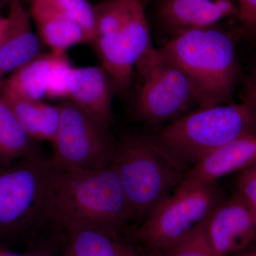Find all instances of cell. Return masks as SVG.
Instances as JSON below:
<instances>
[{"label": "cell", "instance_id": "1", "mask_svg": "<svg viewBox=\"0 0 256 256\" xmlns=\"http://www.w3.org/2000/svg\"><path fill=\"white\" fill-rule=\"evenodd\" d=\"M50 220L68 234L95 228L112 235L132 220L124 188L112 164L99 170L60 172Z\"/></svg>", "mask_w": 256, "mask_h": 256}, {"label": "cell", "instance_id": "2", "mask_svg": "<svg viewBox=\"0 0 256 256\" xmlns=\"http://www.w3.org/2000/svg\"><path fill=\"white\" fill-rule=\"evenodd\" d=\"M162 60L186 74L200 107L232 104L242 68L232 35L215 26L183 32L156 48Z\"/></svg>", "mask_w": 256, "mask_h": 256}, {"label": "cell", "instance_id": "3", "mask_svg": "<svg viewBox=\"0 0 256 256\" xmlns=\"http://www.w3.org/2000/svg\"><path fill=\"white\" fill-rule=\"evenodd\" d=\"M111 164L124 188L131 220H144L180 186L190 170L156 139L138 136L116 143Z\"/></svg>", "mask_w": 256, "mask_h": 256}, {"label": "cell", "instance_id": "4", "mask_svg": "<svg viewBox=\"0 0 256 256\" xmlns=\"http://www.w3.org/2000/svg\"><path fill=\"white\" fill-rule=\"evenodd\" d=\"M256 136V110L244 102L201 108L163 128L154 139L188 165L217 148Z\"/></svg>", "mask_w": 256, "mask_h": 256}, {"label": "cell", "instance_id": "5", "mask_svg": "<svg viewBox=\"0 0 256 256\" xmlns=\"http://www.w3.org/2000/svg\"><path fill=\"white\" fill-rule=\"evenodd\" d=\"M58 173L52 159L37 150L0 164V236L18 235L50 220Z\"/></svg>", "mask_w": 256, "mask_h": 256}, {"label": "cell", "instance_id": "6", "mask_svg": "<svg viewBox=\"0 0 256 256\" xmlns=\"http://www.w3.org/2000/svg\"><path fill=\"white\" fill-rule=\"evenodd\" d=\"M224 198L217 182L178 186L143 220L138 238L152 248L168 250L206 220Z\"/></svg>", "mask_w": 256, "mask_h": 256}, {"label": "cell", "instance_id": "7", "mask_svg": "<svg viewBox=\"0 0 256 256\" xmlns=\"http://www.w3.org/2000/svg\"><path fill=\"white\" fill-rule=\"evenodd\" d=\"M60 107V128L52 144L56 169L94 170L109 166L116 146L109 127L70 101H64Z\"/></svg>", "mask_w": 256, "mask_h": 256}, {"label": "cell", "instance_id": "8", "mask_svg": "<svg viewBox=\"0 0 256 256\" xmlns=\"http://www.w3.org/2000/svg\"><path fill=\"white\" fill-rule=\"evenodd\" d=\"M141 79L136 111L150 124L172 122L200 107V96L182 70L160 58L156 48L136 66Z\"/></svg>", "mask_w": 256, "mask_h": 256}, {"label": "cell", "instance_id": "9", "mask_svg": "<svg viewBox=\"0 0 256 256\" xmlns=\"http://www.w3.org/2000/svg\"><path fill=\"white\" fill-rule=\"evenodd\" d=\"M206 228L216 256L234 255L256 240V216L235 193L216 207L207 218Z\"/></svg>", "mask_w": 256, "mask_h": 256}, {"label": "cell", "instance_id": "10", "mask_svg": "<svg viewBox=\"0 0 256 256\" xmlns=\"http://www.w3.org/2000/svg\"><path fill=\"white\" fill-rule=\"evenodd\" d=\"M156 15L162 30L172 38L232 16L238 18V8L232 0H159Z\"/></svg>", "mask_w": 256, "mask_h": 256}, {"label": "cell", "instance_id": "11", "mask_svg": "<svg viewBox=\"0 0 256 256\" xmlns=\"http://www.w3.org/2000/svg\"><path fill=\"white\" fill-rule=\"evenodd\" d=\"M8 23L0 40V78L41 54L40 37L21 0H9Z\"/></svg>", "mask_w": 256, "mask_h": 256}, {"label": "cell", "instance_id": "12", "mask_svg": "<svg viewBox=\"0 0 256 256\" xmlns=\"http://www.w3.org/2000/svg\"><path fill=\"white\" fill-rule=\"evenodd\" d=\"M256 161V136L237 140L208 153L194 164L180 186L217 182L226 175L242 171Z\"/></svg>", "mask_w": 256, "mask_h": 256}, {"label": "cell", "instance_id": "13", "mask_svg": "<svg viewBox=\"0 0 256 256\" xmlns=\"http://www.w3.org/2000/svg\"><path fill=\"white\" fill-rule=\"evenodd\" d=\"M110 82L102 67H74L68 100L109 127L112 121Z\"/></svg>", "mask_w": 256, "mask_h": 256}, {"label": "cell", "instance_id": "14", "mask_svg": "<svg viewBox=\"0 0 256 256\" xmlns=\"http://www.w3.org/2000/svg\"><path fill=\"white\" fill-rule=\"evenodd\" d=\"M30 16L36 25L38 37L50 52H66L76 45L89 43L78 24L36 0L32 2Z\"/></svg>", "mask_w": 256, "mask_h": 256}, {"label": "cell", "instance_id": "15", "mask_svg": "<svg viewBox=\"0 0 256 256\" xmlns=\"http://www.w3.org/2000/svg\"><path fill=\"white\" fill-rule=\"evenodd\" d=\"M122 26L118 31L98 36L92 44L96 47L101 67L110 82L118 90L124 92L130 84L136 60Z\"/></svg>", "mask_w": 256, "mask_h": 256}, {"label": "cell", "instance_id": "16", "mask_svg": "<svg viewBox=\"0 0 256 256\" xmlns=\"http://www.w3.org/2000/svg\"><path fill=\"white\" fill-rule=\"evenodd\" d=\"M54 53L41 54L25 64L3 82L1 90L32 100H42L46 96L47 80Z\"/></svg>", "mask_w": 256, "mask_h": 256}, {"label": "cell", "instance_id": "17", "mask_svg": "<svg viewBox=\"0 0 256 256\" xmlns=\"http://www.w3.org/2000/svg\"><path fill=\"white\" fill-rule=\"evenodd\" d=\"M34 140L10 106L0 97V164H6L36 150Z\"/></svg>", "mask_w": 256, "mask_h": 256}, {"label": "cell", "instance_id": "18", "mask_svg": "<svg viewBox=\"0 0 256 256\" xmlns=\"http://www.w3.org/2000/svg\"><path fill=\"white\" fill-rule=\"evenodd\" d=\"M65 256H134L136 252L112 238V234L95 228L70 232Z\"/></svg>", "mask_w": 256, "mask_h": 256}, {"label": "cell", "instance_id": "19", "mask_svg": "<svg viewBox=\"0 0 256 256\" xmlns=\"http://www.w3.org/2000/svg\"><path fill=\"white\" fill-rule=\"evenodd\" d=\"M76 22L84 30L89 43L96 38L94 6L87 0H36Z\"/></svg>", "mask_w": 256, "mask_h": 256}, {"label": "cell", "instance_id": "20", "mask_svg": "<svg viewBox=\"0 0 256 256\" xmlns=\"http://www.w3.org/2000/svg\"><path fill=\"white\" fill-rule=\"evenodd\" d=\"M0 97L10 106L34 141H40L42 100H32L1 90Z\"/></svg>", "mask_w": 256, "mask_h": 256}, {"label": "cell", "instance_id": "21", "mask_svg": "<svg viewBox=\"0 0 256 256\" xmlns=\"http://www.w3.org/2000/svg\"><path fill=\"white\" fill-rule=\"evenodd\" d=\"M50 67L45 97L50 99H68L69 84L74 66L66 52H56Z\"/></svg>", "mask_w": 256, "mask_h": 256}, {"label": "cell", "instance_id": "22", "mask_svg": "<svg viewBox=\"0 0 256 256\" xmlns=\"http://www.w3.org/2000/svg\"><path fill=\"white\" fill-rule=\"evenodd\" d=\"M206 220L166 250V256H216L207 236Z\"/></svg>", "mask_w": 256, "mask_h": 256}, {"label": "cell", "instance_id": "23", "mask_svg": "<svg viewBox=\"0 0 256 256\" xmlns=\"http://www.w3.org/2000/svg\"><path fill=\"white\" fill-rule=\"evenodd\" d=\"M41 122L40 128V141H46L53 144L60 121V105L52 106L41 101Z\"/></svg>", "mask_w": 256, "mask_h": 256}, {"label": "cell", "instance_id": "24", "mask_svg": "<svg viewBox=\"0 0 256 256\" xmlns=\"http://www.w3.org/2000/svg\"><path fill=\"white\" fill-rule=\"evenodd\" d=\"M256 216V161L240 171L237 180L236 192Z\"/></svg>", "mask_w": 256, "mask_h": 256}, {"label": "cell", "instance_id": "25", "mask_svg": "<svg viewBox=\"0 0 256 256\" xmlns=\"http://www.w3.org/2000/svg\"><path fill=\"white\" fill-rule=\"evenodd\" d=\"M238 8L242 31L256 36V0H238Z\"/></svg>", "mask_w": 256, "mask_h": 256}, {"label": "cell", "instance_id": "26", "mask_svg": "<svg viewBox=\"0 0 256 256\" xmlns=\"http://www.w3.org/2000/svg\"><path fill=\"white\" fill-rule=\"evenodd\" d=\"M242 99L256 110V64L250 68L244 79Z\"/></svg>", "mask_w": 256, "mask_h": 256}, {"label": "cell", "instance_id": "27", "mask_svg": "<svg viewBox=\"0 0 256 256\" xmlns=\"http://www.w3.org/2000/svg\"><path fill=\"white\" fill-rule=\"evenodd\" d=\"M234 255V256H256V240L245 248Z\"/></svg>", "mask_w": 256, "mask_h": 256}, {"label": "cell", "instance_id": "28", "mask_svg": "<svg viewBox=\"0 0 256 256\" xmlns=\"http://www.w3.org/2000/svg\"><path fill=\"white\" fill-rule=\"evenodd\" d=\"M6 23H8V18H0V40H1L2 35L4 32Z\"/></svg>", "mask_w": 256, "mask_h": 256}, {"label": "cell", "instance_id": "29", "mask_svg": "<svg viewBox=\"0 0 256 256\" xmlns=\"http://www.w3.org/2000/svg\"><path fill=\"white\" fill-rule=\"evenodd\" d=\"M0 256H44L41 254H35L32 256H18L16 254H11V252H4V250H0Z\"/></svg>", "mask_w": 256, "mask_h": 256}, {"label": "cell", "instance_id": "30", "mask_svg": "<svg viewBox=\"0 0 256 256\" xmlns=\"http://www.w3.org/2000/svg\"><path fill=\"white\" fill-rule=\"evenodd\" d=\"M232 2H234V3H235L238 6V0H232Z\"/></svg>", "mask_w": 256, "mask_h": 256}, {"label": "cell", "instance_id": "31", "mask_svg": "<svg viewBox=\"0 0 256 256\" xmlns=\"http://www.w3.org/2000/svg\"><path fill=\"white\" fill-rule=\"evenodd\" d=\"M134 256H139L137 255V254H136ZM156 256V255H151V256Z\"/></svg>", "mask_w": 256, "mask_h": 256}, {"label": "cell", "instance_id": "32", "mask_svg": "<svg viewBox=\"0 0 256 256\" xmlns=\"http://www.w3.org/2000/svg\"><path fill=\"white\" fill-rule=\"evenodd\" d=\"M0 250H1V249H0Z\"/></svg>", "mask_w": 256, "mask_h": 256}]
</instances>
